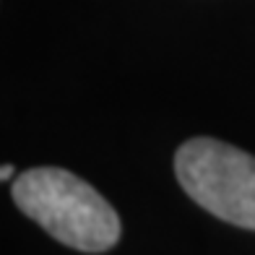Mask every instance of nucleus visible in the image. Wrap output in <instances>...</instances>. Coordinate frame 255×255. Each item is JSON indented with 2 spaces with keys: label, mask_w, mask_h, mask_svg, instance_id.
<instances>
[{
  "label": "nucleus",
  "mask_w": 255,
  "mask_h": 255,
  "mask_svg": "<svg viewBox=\"0 0 255 255\" xmlns=\"http://www.w3.org/2000/svg\"><path fill=\"white\" fill-rule=\"evenodd\" d=\"M13 201L29 219L63 245L84 253H104L120 240L115 208L73 172L39 167L18 175Z\"/></svg>",
  "instance_id": "nucleus-1"
},
{
  "label": "nucleus",
  "mask_w": 255,
  "mask_h": 255,
  "mask_svg": "<svg viewBox=\"0 0 255 255\" xmlns=\"http://www.w3.org/2000/svg\"><path fill=\"white\" fill-rule=\"evenodd\" d=\"M177 182L208 214L255 229V156L216 138H190L175 154Z\"/></svg>",
  "instance_id": "nucleus-2"
},
{
  "label": "nucleus",
  "mask_w": 255,
  "mask_h": 255,
  "mask_svg": "<svg viewBox=\"0 0 255 255\" xmlns=\"http://www.w3.org/2000/svg\"><path fill=\"white\" fill-rule=\"evenodd\" d=\"M10 175H13V167H3V172H0V180H10Z\"/></svg>",
  "instance_id": "nucleus-3"
}]
</instances>
